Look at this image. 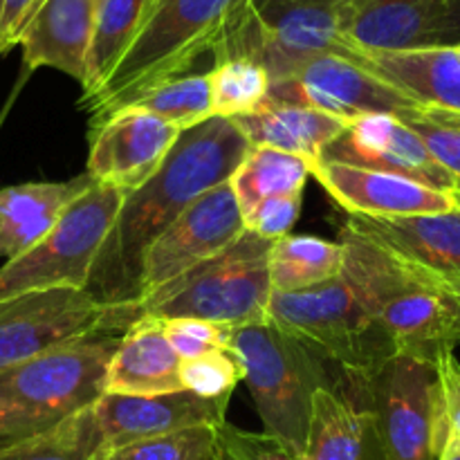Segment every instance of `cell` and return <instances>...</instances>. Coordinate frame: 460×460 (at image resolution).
I'll return each mask as SVG.
<instances>
[{
	"mask_svg": "<svg viewBox=\"0 0 460 460\" xmlns=\"http://www.w3.org/2000/svg\"><path fill=\"white\" fill-rule=\"evenodd\" d=\"M252 144L227 117L182 130L151 180L124 198L94 263L88 292L103 305L135 308L142 259L151 243L202 193L229 182Z\"/></svg>",
	"mask_w": 460,
	"mask_h": 460,
	"instance_id": "6da1fadb",
	"label": "cell"
},
{
	"mask_svg": "<svg viewBox=\"0 0 460 460\" xmlns=\"http://www.w3.org/2000/svg\"><path fill=\"white\" fill-rule=\"evenodd\" d=\"M341 245V277L364 301L394 353L436 367L456 350L458 314L429 274L346 229Z\"/></svg>",
	"mask_w": 460,
	"mask_h": 460,
	"instance_id": "7a4b0ae2",
	"label": "cell"
},
{
	"mask_svg": "<svg viewBox=\"0 0 460 460\" xmlns=\"http://www.w3.org/2000/svg\"><path fill=\"white\" fill-rule=\"evenodd\" d=\"M243 4L245 0H153L111 76L97 93L79 102L90 115V128L124 108L135 94L187 75L202 54H214Z\"/></svg>",
	"mask_w": 460,
	"mask_h": 460,
	"instance_id": "3957f363",
	"label": "cell"
},
{
	"mask_svg": "<svg viewBox=\"0 0 460 460\" xmlns=\"http://www.w3.org/2000/svg\"><path fill=\"white\" fill-rule=\"evenodd\" d=\"M124 331H106L0 371V449L90 409Z\"/></svg>",
	"mask_w": 460,
	"mask_h": 460,
	"instance_id": "277c9868",
	"label": "cell"
},
{
	"mask_svg": "<svg viewBox=\"0 0 460 460\" xmlns=\"http://www.w3.org/2000/svg\"><path fill=\"white\" fill-rule=\"evenodd\" d=\"M229 349L256 404L263 434L301 460L308 443L314 395L335 385V368L272 323L232 331Z\"/></svg>",
	"mask_w": 460,
	"mask_h": 460,
	"instance_id": "5b68a950",
	"label": "cell"
},
{
	"mask_svg": "<svg viewBox=\"0 0 460 460\" xmlns=\"http://www.w3.org/2000/svg\"><path fill=\"white\" fill-rule=\"evenodd\" d=\"M270 247L272 241L245 229L223 254L160 288L135 310L160 319H200L229 331L265 323L272 296Z\"/></svg>",
	"mask_w": 460,
	"mask_h": 460,
	"instance_id": "8992f818",
	"label": "cell"
},
{
	"mask_svg": "<svg viewBox=\"0 0 460 460\" xmlns=\"http://www.w3.org/2000/svg\"><path fill=\"white\" fill-rule=\"evenodd\" d=\"M268 323L335 371L368 377L394 355L389 340L344 277L299 292H272Z\"/></svg>",
	"mask_w": 460,
	"mask_h": 460,
	"instance_id": "52a82bcc",
	"label": "cell"
},
{
	"mask_svg": "<svg viewBox=\"0 0 460 460\" xmlns=\"http://www.w3.org/2000/svg\"><path fill=\"white\" fill-rule=\"evenodd\" d=\"M126 191L93 182L52 229L0 268V301L39 290H88Z\"/></svg>",
	"mask_w": 460,
	"mask_h": 460,
	"instance_id": "ba28073f",
	"label": "cell"
},
{
	"mask_svg": "<svg viewBox=\"0 0 460 460\" xmlns=\"http://www.w3.org/2000/svg\"><path fill=\"white\" fill-rule=\"evenodd\" d=\"M323 54L359 61L358 49L341 36L337 0H296L263 9H252L245 0L214 49L216 61L247 57L261 63L272 84Z\"/></svg>",
	"mask_w": 460,
	"mask_h": 460,
	"instance_id": "9c48e42d",
	"label": "cell"
},
{
	"mask_svg": "<svg viewBox=\"0 0 460 460\" xmlns=\"http://www.w3.org/2000/svg\"><path fill=\"white\" fill-rule=\"evenodd\" d=\"M135 308L103 305L88 290H39L0 301V371L106 331H126Z\"/></svg>",
	"mask_w": 460,
	"mask_h": 460,
	"instance_id": "30bf717a",
	"label": "cell"
},
{
	"mask_svg": "<svg viewBox=\"0 0 460 460\" xmlns=\"http://www.w3.org/2000/svg\"><path fill=\"white\" fill-rule=\"evenodd\" d=\"M367 389L386 460L440 458V394L434 364L394 353L367 377Z\"/></svg>",
	"mask_w": 460,
	"mask_h": 460,
	"instance_id": "8fae6325",
	"label": "cell"
},
{
	"mask_svg": "<svg viewBox=\"0 0 460 460\" xmlns=\"http://www.w3.org/2000/svg\"><path fill=\"white\" fill-rule=\"evenodd\" d=\"M243 232L245 223L232 184L223 182L202 193L146 250L139 270L135 305L189 270L223 254L243 236Z\"/></svg>",
	"mask_w": 460,
	"mask_h": 460,
	"instance_id": "7c38bea8",
	"label": "cell"
},
{
	"mask_svg": "<svg viewBox=\"0 0 460 460\" xmlns=\"http://www.w3.org/2000/svg\"><path fill=\"white\" fill-rule=\"evenodd\" d=\"M268 99L313 108L344 121L376 112L402 117L418 108V103L367 70L362 63L337 54L313 58L286 79L274 81Z\"/></svg>",
	"mask_w": 460,
	"mask_h": 460,
	"instance_id": "4fadbf2b",
	"label": "cell"
},
{
	"mask_svg": "<svg viewBox=\"0 0 460 460\" xmlns=\"http://www.w3.org/2000/svg\"><path fill=\"white\" fill-rule=\"evenodd\" d=\"M319 162L385 171L438 191L460 193L456 180L434 160L422 139L400 117L385 112L346 121L344 130L323 148Z\"/></svg>",
	"mask_w": 460,
	"mask_h": 460,
	"instance_id": "5bb4252c",
	"label": "cell"
},
{
	"mask_svg": "<svg viewBox=\"0 0 460 460\" xmlns=\"http://www.w3.org/2000/svg\"><path fill=\"white\" fill-rule=\"evenodd\" d=\"M182 130L139 108H119L90 128L93 182L130 193L151 180Z\"/></svg>",
	"mask_w": 460,
	"mask_h": 460,
	"instance_id": "9a60e30c",
	"label": "cell"
},
{
	"mask_svg": "<svg viewBox=\"0 0 460 460\" xmlns=\"http://www.w3.org/2000/svg\"><path fill=\"white\" fill-rule=\"evenodd\" d=\"M229 400H205L191 391L164 395H108L93 404V418L103 452L153 436L227 422Z\"/></svg>",
	"mask_w": 460,
	"mask_h": 460,
	"instance_id": "2e32d148",
	"label": "cell"
},
{
	"mask_svg": "<svg viewBox=\"0 0 460 460\" xmlns=\"http://www.w3.org/2000/svg\"><path fill=\"white\" fill-rule=\"evenodd\" d=\"M313 178L349 216L364 218H407L443 214L460 207V193L431 189L416 180L385 171L317 162Z\"/></svg>",
	"mask_w": 460,
	"mask_h": 460,
	"instance_id": "e0dca14e",
	"label": "cell"
},
{
	"mask_svg": "<svg viewBox=\"0 0 460 460\" xmlns=\"http://www.w3.org/2000/svg\"><path fill=\"white\" fill-rule=\"evenodd\" d=\"M340 30L358 52L440 48L447 0H337Z\"/></svg>",
	"mask_w": 460,
	"mask_h": 460,
	"instance_id": "ac0fdd59",
	"label": "cell"
},
{
	"mask_svg": "<svg viewBox=\"0 0 460 460\" xmlns=\"http://www.w3.org/2000/svg\"><path fill=\"white\" fill-rule=\"evenodd\" d=\"M301 460H386L368 407L367 377L341 373L317 391Z\"/></svg>",
	"mask_w": 460,
	"mask_h": 460,
	"instance_id": "d6986e66",
	"label": "cell"
},
{
	"mask_svg": "<svg viewBox=\"0 0 460 460\" xmlns=\"http://www.w3.org/2000/svg\"><path fill=\"white\" fill-rule=\"evenodd\" d=\"M344 229L431 277L460 283V207L407 218L349 216Z\"/></svg>",
	"mask_w": 460,
	"mask_h": 460,
	"instance_id": "ffe728a7",
	"label": "cell"
},
{
	"mask_svg": "<svg viewBox=\"0 0 460 460\" xmlns=\"http://www.w3.org/2000/svg\"><path fill=\"white\" fill-rule=\"evenodd\" d=\"M97 4L99 0H40L16 43L27 70L52 67L84 88Z\"/></svg>",
	"mask_w": 460,
	"mask_h": 460,
	"instance_id": "44dd1931",
	"label": "cell"
},
{
	"mask_svg": "<svg viewBox=\"0 0 460 460\" xmlns=\"http://www.w3.org/2000/svg\"><path fill=\"white\" fill-rule=\"evenodd\" d=\"M180 362L166 340L164 319L139 314L121 332L103 376V394L164 395L182 391Z\"/></svg>",
	"mask_w": 460,
	"mask_h": 460,
	"instance_id": "7402d4cb",
	"label": "cell"
},
{
	"mask_svg": "<svg viewBox=\"0 0 460 460\" xmlns=\"http://www.w3.org/2000/svg\"><path fill=\"white\" fill-rule=\"evenodd\" d=\"M93 184L88 173L63 182H22L0 189V259H16L57 225Z\"/></svg>",
	"mask_w": 460,
	"mask_h": 460,
	"instance_id": "603a6c76",
	"label": "cell"
},
{
	"mask_svg": "<svg viewBox=\"0 0 460 460\" xmlns=\"http://www.w3.org/2000/svg\"><path fill=\"white\" fill-rule=\"evenodd\" d=\"M359 63L418 106L460 112V63L454 48L359 52Z\"/></svg>",
	"mask_w": 460,
	"mask_h": 460,
	"instance_id": "cb8c5ba5",
	"label": "cell"
},
{
	"mask_svg": "<svg viewBox=\"0 0 460 460\" xmlns=\"http://www.w3.org/2000/svg\"><path fill=\"white\" fill-rule=\"evenodd\" d=\"M234 121L252 146L290 153V155L310 162L313 166L322 160L323 148L346 126L344 119H337L326 112L305 106L277 103L270 99L259 111L234 117Z\"/></svg>",
	"mask_w": 460,
	"mask_h": 460,
	"instance_id": "d4e9b609",
	"label": "cell"
},
{
	"mask_svg": "<svg viewBox=\"0 0 460 460\" xmlns=\"http://www.w3.org/2000/svg\"><path fill=\"white\" fill-rule=\"evenodd\" d=\"M344 268V245L317 236L279 238L270 247L272 292H299L340 277Z\"/></svg>",
	"mask_w": 460,
	"mask_h": 460,
	"instance_id": "484cf974",
	"label": "cell"
},
{
	"mask_svg": "<svg viewBox=\"0 0 460 460\" xmlns=\"http://www.w3.org/2000/svg\"><path fill=\"white\" fill-rule=\"evenodd\" d=\"M313 178V164L290 153L252 146L245 160L234 171L232 184L241 214L247 216L259 202L290 193H304Z\"/></svg>",
	"mask_w": 460,
	"mask_h": 460,
	"instance_id": "4316f807",
	"label": "cell"
},
{
	"mask_svg": "<svg viewBox=\"0 0 460 460\" xmlns=\"http://www.w3.org/2000/svg\"><path fill=\"white\" fill-rule=\"evenodd\" d=\"M151 4L153 0H99L93 45L88 54V79L81 99H88L90 94L97 93L103 81L111 76L121 54L133 43Z\"/></svg>",
	"mask_w": 460,
	"mask_h": 460,
	"instance_id": "83f0119b",
	"label": "cell"
},
{
	"mask_svg": "<svg viewBox=\"0 0 460 460\" xmlns=\"http://www.w3.org/2000/svg\"><path fill=\"white\" fill-rule=\"evenodd\" d=\"M211 90V112L214 117L250 115L259 111L270 97L272 79L261 63L247 57H227L216 61L207 72Z\"/></svg>",
	"mask_w": 460,
	"mask_h": 460,
	"instance_id": "f1b7e54d",
	"label": "cell"
},
{
	"mask_svg": "<svg viewBox=\"0 0 460 460\" xmlns=\"http://www.w3.org/2000/svg\"><path fill=\"white\" fill-rule=\"evenodd\" d=\"M103 445L93 407L75 413L54 429L0 449V460H102Z\"/></svg>",
	"mask_w": 460,
	"mask_h": 460,
	"instance_id": "f546056e",
	"label": "cell"
},
{
	"mask_svg": "<svg viewBox=\"0 0 460 460\" xmlns=\"http://www.w3.org/2000/svg\"><path fill=\"white\" fill-rule=\"evenodd\" d=\"M126 106L151 112L157 119L166 121L180 130H187L214 117L207 72L205 75H182L162 81V84L135 94Z\"/></svg>",
	"mask_w": 460,
	"mask_h": 460,
	"instance_id": "4dcf8cb0",
	"label": "cell"
},
{
	"mask_svg": "<svg viewBox=\"0 0 460 460\" xmlns=\"http://www.w3.org/2000/svg\"><path fill=\"white\" fill-rule=\"evenodd\" d=\"M223 427V425H220ZM218 427H193L175 434L135 440L103 452L102 460H216Z\"/></svg>",
	"mask_w": 460,
	"mask_h": 460,
	"instance_id": "1f68e13d",
	"label": "cell"
},
{
	"mask_svg": "<svg viewBox=\"0 0 460 460\" xmlns=\"http://www.w3.org/2000/svg\"><path fill=\"white\" fill-rule=\"evenodd\" d=\"M400 119L422 139L427 151L456 180L460 189V112L418 106Z\"/></svg>",
	"mask_w": 460,
	"mask_h": 460,
	"instance_id": "d6a6232c",
	"label": "cell"
},
{
	"mask_svg": "<svg viewBox=\"0 0 460 460\" xmlns=\"http://www.w3.org/2000/svg\"><path fill=\"white\" fill-rule=\"evenodd\" d=\"M182 389L205 400H232L234 389L243 380L241 364L232 349H214L198 358L180 362Z\"/></svg>",
	"mask_w": 460,
	"mask_h": 460,
	"instance_id": "836d02e7",
	"label": "cell"
},
{
	"mask_svg": "<svg viewBox=\"0 0 460 460\" xmlns=\"http://www.w3.org/2000/svg\"><path fill=\"white\" fill-rule=\"evenodd\" d=\"M440 394V458L449 460L460 454V362L454 353L436 364Z\"/></svg>",
	"mask_w": 460,
	"mask_h": 460,
	"instance_id": "e575fe53",
	"label": "cell"
},
{
	"mask_svg": "<svg viewBox=\"0 0 460 460\" xmlns=\"http://www.w3.org/2000/svg\"><path fill=\"white\" fill-rule=\"evenodd\" d=\"M166 340L180 359H191L214 349H229L232 331L200 319H164Z\"/></svg>",
	"mask_w": 460,
	"mask_h": 460,
	"instance_id": "d590c367",
	"label": "cell"
},
{
	"mask_svg": "<svg viewBox=\"0 0 460 460\" xmlns=\"http://www.w3.org/2000/svg\"><path fill=\"white\" fill-rule=\"evenodd\" d=\"M304 193H290V196L268 198L259 202L247 216H243L247 232L265 238V241H279L288 236L299 220Z\"/></svg>",
	"mask_w": 460,
	"mask_h": 460,
	"instance_id": "8d00e7d4",
	"label": "cell"
},
{
	"mask_svg": "<svg viewBox=\"0 0 460 460\" xmlns=\"http://www.w3.org/2000/svg\"><path fill=\"white\" fill-rule=\"evenodd\" d=\"M40 0H3L0 4V54L18 43L22 27L31 18Z\"/></svg>",
	"mask_w": 460,
	"mask_h": 460,
	"instance_id": "74e56055",
	"label": "cell"
},
{
	"mask_svg": "<svg viewBox=\"0 0 460 460\" xmlns=\"http://www.w3.org/2000/svg\"><path fill=\"white\" fill-rule=\"evenodd\" d=\"M460 43V0H447V12L443 22V48Z\"/></svg>",
	"mask_w": 460,
	"mask_h": 460,
	"instance_id": "f35d334b",
	"label": "cell"
},
{
	"mask_svg": "<svg viewBox=\"0 0 460 460\" xmlns=\"http://www.w3.org/2000/svg\"><path fill=\"white\" fill-rule=\"evenodd\" d=\"M431 281H434L436 288H438V290L447 296L449 304H452L454 310H456L458 322H460V283L458 281H443V279H436V277H431Z\"/></svg>",
	"mask_w": 460,
	"mask_h": 460,
	"instance_id": "ab89813d",
	"label": "cell"
},
{
	"mask_svg": "<svg viewBox=\"0 0 460 460\" xmlns=\"http://www.w3.org/2000/svg\"><path fill=\"white\" fill-rule=\"evenodd\" d=\"M216 460H243L241 456H238L236 452H234L232 447H227V445L223 443V440L218 438V458Z\"/></svg>",
	"mask_w": 460,
	"mask_h": 460,
	"instance_id": "60d3db41",
	"label": "cell"
},
{
	"mask_svg": "<svg viewBox=\"0 0 460 460\" xmlns=\"http://www.w3.org/2000/svg\"><path fill=\"white\" fill-rule=\"evenodd\" d=\"M281 3H296V0H247L252 9H263L270 7V4H281Z\"/></svg>",
	"mask_w": 460,
	"mask_h": 460,
	"instance_id": "b9f144b4",
	"label": "cell"
},
{
	"mask_svg": "<svg viewBox=\"0 0 460 460\" xmlns=\"http://www.w3.org/2000/svg\"><path fill=\"white\" fill-rule=\"evenodd\" d=\"M454 52H456V57H458V63H460V43H458V45H454Z\"/></svg>",
	"mask_w": 460,
	"mask_h": 460,
	"instance_id": "7bdbcfd3",
	"label": "cell"
},
{
	"mask_svg": "<svg viewBox=\"0 0 460 460\" xmlns=\"http://www.w3.org/2000/svg\"><path fill=\"white\" fill-rule=\"evenodd\" d=\"M449 460H460V454H458V456H454V458H449Z\"/></svg>",
	"mask_w": 460,
	"mask_h": 460,
	"instance_id": "ee69618b",
	"label": "cell"
},
{
	"mask_svg": "<svg viewBox=\"0 0 460 460\" xmlns=\"http://www.w3.org/2000/svg\"><path fill=\"white\" fill-rule=\"evenodd\" d=\"M0 4H3V0H0Z\"/></svg>",
	"mask_w": 460,
	"mask_h": 460,
	"instance_id": "f6af8a7d",
	"label": "cell"
}]
</instances>
